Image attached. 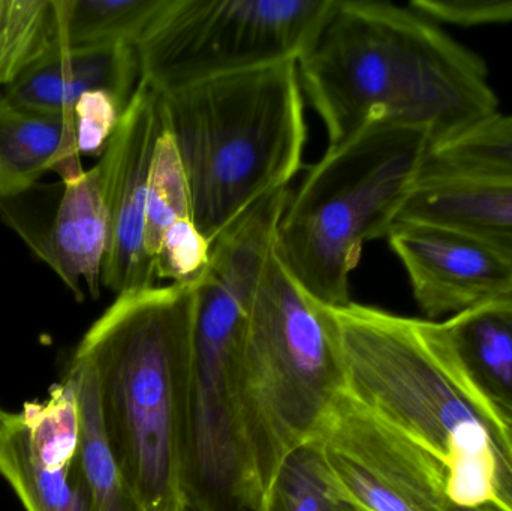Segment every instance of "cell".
I'll list each match as a JSON object with an SVG mask.
<instances>
[{"instance_id": "obj_8", "label": "cell", "mask_w": 512, "mask_h": 511, "mask_svg": "<svg viewBox=\"0 0 512 511\" xmlns=\"http://www.w3.org/2000/svg\"><path fill=\"white\" fill-rule=\"evenodd\" d=\"M334 0H170L135 45L141 80L159 92L297 59Z\"/></svg>"}, {"instance_id": "obj_11", "label": "cell", "mask_w": 512, "mask_h": 511, "mask_svg": "<svg viewBox=\"0 0 512 511\" xmlns=\"http://www.w3.org/2000/svg\"><path fill=\"white\" fill-rule=\"evenodd\" d=\"M426 320L512 296V269L481 240L447 225L397 221L387 236Z\"/></svg>"}, {"instance_id": "obj_26", "label": "cell", "mask_w": 512, "mask_h": 511, "mask_svg": "<svg viewBox=\"0 0 512 511\" xmlns=\"http://www.w3.org/2000/svg\"><path fill=\"white\" fill-rule=\"evenodd\" d=\"M445 511H501L490 504H478V506H460V504L448 503Z\"/></svg>"}, {"instance_id": "obj_10", "label": "cell", "mask_w": 512, "mask_h": 511, "mask_svg": "<svg viewBox=\"0 0 512 511\" xmlns=\"http://www.w3.org/2000/svg\"><path fill=\"white\" fill-rule=\"evenodd\" d=\"M164 131L161 92L141 80L98 162L108 215L102 285L117 296L155 287L144 249V215L153 155Z\"/></svg>"}, {"instance_id": "obj_12", "label": "cell", "mask_w": 512, "mask_h": 511, "mask_svg": "<svg viewBox=\"0 0 512 511\" xmlns=\"http://www.w3.org/2000/svg\"><path fill=\"white\" fill-rule=\"evenodd\" d=\"M141 81L135 45L53 51L2 95L35 110L71 114L83 96L108 92L128 108Z\"/></svg>"}, {"instance_id": "obj_25", "label": "cell", "mask_w": 512, "mask_h": 511, "mask_svg": "<svg viewBox=\"0 0 512 511\" xmlns=\"http://www.w3.org/2000/svg\"><path fill=\"white\" fill-rule=\"evenodd\" d=\"M412 9L439 26H495L512 23V0H412Z\"/></svg>"}, {"instance_id": "obj_20", "label": "cell", "mask_w": 512, "mask_h": 511, "mask_svg": "<svg viewBox=\"0 0 512 511\" xmlns=\"http://www.w3.org/2000/svg\"><path fill=\"white\" fill-rule=\"evenodd\" d=\"M63 48L59 0H0V87Z\"/></svg>"}, {"instance_id": "obj_7", "label": "cell", "mask_w": 512, "mask_h": 511, "mask_svg": "<svg viewBox=\"0 0 512 511\" xmlns=\"http://www.w3.org/2000/svg\"><path fill=\"white\" fill-rule=\"evenodd\" d=\"M343 392L333 311L307 296L273 246L252 297L239 369L240 425L261 501L283 458L319 434Z\"/></svg>"}, {"instance_id": "obj_14", "label": "cell", "mask_w": 512, "mask_h": 511, "mask_svg": "<svg viewBox=\"0 0 512 511\" xmlns=\"http://www.w3.org/2000/svg\"><path fill=\"white\" fill-rule=\"evenodd\" d=\"M397 221L432 222L471 234L512 269V179L417 177Z\"/></svg>"}, {"instance_id": "obj_13", "label": "cell", "mask_w": 512, "mask_h": 511, "mask_svg": "<svg viewBox=\"0 0 512 511\" xmlns=\"http://www.w3.org/2000/svg\"><path fill=\"white\" fill-rule=\"evenodd\" d=\"M30 248L78 300L84 297L83 282L90 296L98 299L108 248L107 206L98 164L63 182L56 215L47 233Z\"/></svg>"}, {"instance_id": "obj_27", "label": "cell", "mask_w": 512, "mask_h": 511, "mask_svg": "<svg viewBox=\"0 0 512 511\" xmlns=\"http://www.w3.org/2000/svg\"><path fill=\"white\" fill-rule=\"evenodd\" d=\"M11 417L12 413H8V411L2 410V408H0V437H2L3 431H5L6 426H8Z\"/></svg>"}, {"instance_id": "obj_22", "label": "cell", "mask_w": 512, "mask_h": 511, "mask_svg": "<svg viewBox=\"0 0 512 511\" xmlns=\"http://www.w3.org/2000/svg\"><path fill=\"white\" fill-rule=\"evenodd\" d=\"M480 176L512 179V114L492 119L432 146L417 177Z\"/></svg>"}, {"instance_id": "obj_5", "label": "cell", "mask_w": 512, "mask_h": 511, "mask_svg": "<svg viewBox=\"0 0 512 511\" xmlns=\"http://www.w3.org/2000/svg\"><path fill=\"white\" fill-rule=\"evenodd\" d=\"M282 204L265 200L212 245L198 279L183 492L189 511H259L239 411V369Z\"/></svg>"}, {"instance_id": "obj_21", "label": "cell", "mask_w": 512, "mask_h": 511, "mask_svg": "<svg viewBox=\"0 0 512 511\" xmlns=\"http://www.w3.org/2000/svg\"><path fill=\"white\" fill-rule=\"evenodd\" d=\"M69 369L74 372L78 384L81 408L78 462L90 488L92 511H141L137 501L120 479L119 471L105 444L92 369L84 360L75 356L72 357Z\"/></svg>"}, {"instance_id": "obj_24", "label": "cell", "mask_w": 512, "mask_h": 511, "mask_svg": "<svg viewBox=\"0 0 512 511\" xmlns=\"http://www.w3.org/2000/svg\"><path fill=\"white\" fill-rule=\"evenodd\" d=\"M125 111L111 93L93 92L83 96L74 110L80 155L101 158Z\"/></svg>"}, {"instance_id": "obj_4", "label": "cell", "mask_w": 512, "mask_h": 511, "mask_svg": "<svg viewBox=\"0 0 512 511\" xmlns=\"http://www.w3.org/2000/svg\"><path fill=\"white\" fill-rule=\"evenodd\" d=\"M192 216L210 245L303 167L306 108L297 59L161 92Z\"/></svg>"}, {"instance_id": "obj_15", "label": "cell", "mask_w": 512, "mask_h": 511, "mask_svg": "<svg viewBox=\"0 0 512 511\" xmlns=\"http://www.w3.org/2000/svg\"><path fill=\"white\" fill-rule=\"evenodd\" d=\"M75 120L0 95V203L20 197L48 171L63 182L83 173Z\"/></svg>"}, {"instance_id": "obj_9", "label": "cell", "mask_w": 512, "mask_h": 511, "mask_svg": "<svg viewBox=\"0 0 512 511\" xmlns=\"http://www.w3.org/2000/svg\"><path fill=\"white\" fill-rule=\"evenodd\" d=\"M316 438L337 482L364 511H445L450 503L444 468L345 392Z\"/></svg>"}, {"instance_id": "obj_2", "label": "cell", "mask_w": 512, "mask_h": 511, "mask_svg": "<svg viewBox=\"0 0 512 511\" xmlns=\"http://www.w3.org/2000/svg\"><path fill=\"white\" fill-rule=\"evenodd\" d=\"M331 311L346 395L444 468L451 503L512 511V417L474 380L445 321L354 302Z\"/></svg>"}, {"instance_id": "obj_19", "label": "cell", "mask_w": 512, "mask_h": 511, "mask_svg": "<svg viewBox=\"0 0 512 511\" xmlns=\"http://www.w3.org/2000/svg\"><path fill=\"white\" fill-rule=\"evenodd\" d=\"M259 511H364L343 491L318 438L283 458L262 495Z\"/></svg>"}, {"instance_id": "obj_18", "label": "cell", "mask_w": 512, "mask_h": 511, "mask_svg": "<svg viewBox=\"0 0 512 511\" xmlns=\"http://www.w3.org/2000/svg\"><path fill=\"white\" fill-rule=\"evenodd\" d=\"M170 0H59L62 45H137Z\"/></svg>"}, {"instance_id": "obj_23", "label": "cell", "mask_w": 512, "mask_h": 511, "mask_svg": "<svg viewBox=\"0 0 512 511\" xmlns=\"http://www.w3.org/2000/svg\"><path fill=\"white\" fill-rule=\"evenodd\" d=\"M189 221L194 216L188 180L176 143L165 128L153 155L144 215V249L152 266L167 234Z\"/></svg>"}, {"instance_id": "obj_1", "label": "cell", "mask_w": 512, "mask_h": 511, "mask_svg": "<svg viewBox=\"0 0 512 511\" xmlns=\"http://www.w3.org/2000/svg\"><path fill=\"white\" fill-rule=\"evenodd\" d=\"M297 62L327 149L373 122L421 129L436 146L501 111L483 57L409 5L334 0Z\"/></svg>"}, {"instance_id": "obj_3", "label": "cell", "mask_w": 512, "mask_h": 511, "mask_svg": "<svg viewBox=\"0 0 512 511\" xmlns=\"http://www.w3.org/2000/svg\"><path fill=\"white\" fill-rule=\"evenodd\" d=\"M197 282L117 296L74 356L92 369L99 419L141 511H186L183 492Z\"/></svg>"}, {"instance_id": "obj_16", "label": "cell", "mask_w": 512, "mask_h": 511, "mask_svg": "<svg viewBox=\"0 0 512 511\" xmlns=\"http://www.w3.org/2000/svg\"><path fill=\"white\" fill-rule=\"evenodd\" d=\"M0 476L26 511H92L80 462L54 468L33 453L21 413H12L0 437Z\"/></svg>"}, {"instance_id": "obj_6", "label": "cell", "mask_w": 512, "mask_h": 511, "mask_svg": "<svg viewBox=\"0 0 512 511\" xmlns=\"http://www.w3.org/2000/svg\"><path fill=\"white\" fill-rule=\"evenodd\" d=\"M430 146L421 129L373 122L307 170L274 243L307 296L327 308L352 302L351 273L363 246L388 236Z\"/></svg>"}, {"instance_id": "obj_17", "label": "cell", "mask_w": 512, "mask_h": 511, "mask_svg": "<svg viewBox=\"0 0 512 511\" xmlns=\"http://www.w3.org/2000/svg\"><path fill=\"white\" fill-rule=\"evenodd\" d=\"M474 380L512 417V297L444 320Z\"/></svg>"}, {"instance_id": "obj_28", "label": "cell", "mask_w": 512, "mask_h": 511, "mask_svg": "<svg viewBox=\"0 0 512 511\" xmlns=\"http://www.w3.org/2000/svg\"><path fill=\"white\" fill-rule=\"evenodd\" d=\"M512 297V296H511Z\"/></svg>"}]
</instances>
